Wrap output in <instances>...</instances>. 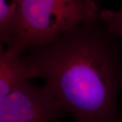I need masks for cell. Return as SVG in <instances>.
<instances>
[{"instance_id":"obj_4","label":"cell","mask_w":122,"mask_h":122,"mask_svg":"<svg viewBox=\"0 0 122 122\" xmlns=\"http://www.w3.org/2000/svg\"><path fill=\"white\" fill-rule=\"evenodd\" d=\"M39 77L34 62L28 57L8 52L1 44L0 50V98L4 97L27 81Z\"/></svg>"},{"instance_id":"obj_1","label":"cell","mask_w":122,"mask_h":122,"mask_svg":"<svg viewBox=\"0 0 122 122\" xmlns=\"http://www.w3.org/2000/svg\"><path fill=\"white\" fill-rule=\"evenodd\" d=\"M119 39L98 18L28 48L25 56L75 122H122L117 105L122 88Z\"/></svg>"},{"instance_id":"obj_5","label":"cell","mask_w":122,"mask_h":122,"mask_svg":"<svg viewBox=\"0 0 122 122\" xmlns=\"http://www.w3.org/2000/svg\"><path fill=\"white\" fill-rule=\"evenodd\" d=\"M20 0H0V40L1 44H7L11 28Z\"/></svg>"},{"instance_id":"obj_3","label":"cell","mask_w":122,"mask_h":122,"mask_svg":"<svg viewBox=\"0 0 122 122\" xmlns=\"http://www.w3.org/2000/svg\"><path fill=\"white\" fill-rule=\"evenodd\" d=\"M66 113L46 83L37 86L29 80L0 98V122H52Z\"/></svg>"},{"instance_id":"obj_2","label":"cell","mask_w":122,"mask_h":122,"mask_svg":"<svg viewBox=\"0 0 122 122\" xmlns=\"http://www.w3.org/2000/svg\"><path fill=\"white\" fill-rule=\"evenodd\" d=\"M98 4L94 0H20L6 50L20 56L78 24L98 20Z\"/></svg>"},{"instance_id":"obj_6","label":"cell","mask_w":122,"mask_h":122,"mask_svg":"<svg viewBox=\"0 0 122 122\" xmlns=\"http://www.w3.org/2000/svg\"><path fill=\"white\" fill-rule=\"evenodd\" d=\"M99 18L107 29L119 38H122V8L117 11L102 10Z\"/></svg>"},{"instance_id":"obj_7","label":"cell","mask_w":122,"mask_h":122,"mask_svg":"<svg viewBox=\"0 0 122 122\" xmlns=\"http://www.w3.org/2000/svg\"><path fill=\"white\" fill-rule=\"evenodd\" d=\"M94 1H96V2H98V1H99V0H94Z\"/></svg>"}]
</instances>
